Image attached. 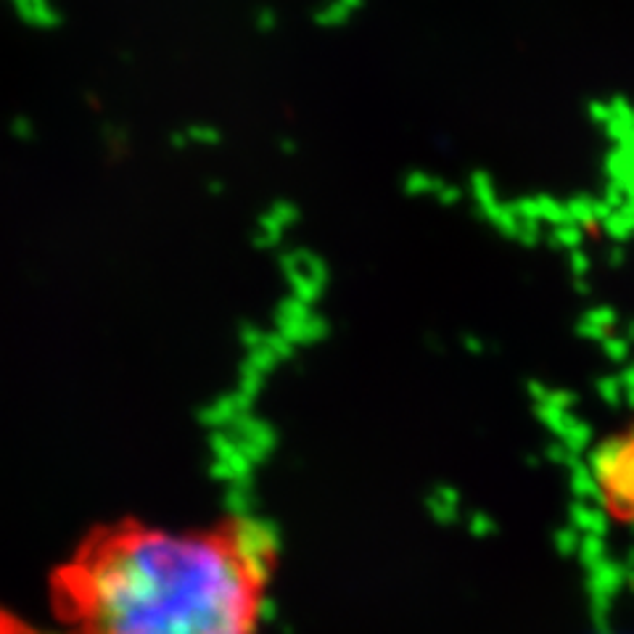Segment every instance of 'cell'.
I'll return each mask as SVG.
<instances>
[{
    "instance_id": "cell-3",
    "label": "cell",
    "mask_w": 634,
    "mask_h": 634,
    "mask_svg": "<svg viewBox=\"0 0 634 634\" xmlns=\"http://www.w3.org/2000/svg\"><path fill=\"white\" fill-rule=\"evenodd\" d=\"M0 634H45V632L35 629V627H33L30 621H24L22 616H16V613H11V611L0 608Z\"/></svg>"
},
{
    "instance_id": "cell-2",
    "label": "cell",
    "mask_w": 634,
    "mask_h": 634,
    "mask_svg": "<svg viewBox=\"0 0 634 634\" xmlns=\"http://www.w3.org/2000/svg\"><path fill=\"white\" fill-rule=\"evenodd\" d=\"M590 476L602 513L616 524H634V415L595 447Z\"/></svg>"
},
{
    "instance_id": "cell-1",
    "label": "cell",
    "mask_w": 634,
    "mask_h": 634,
    "mask_svg": "<svg viewBox=\"0 0 634 634\" xmlns=\"http://www.w3.org/2000/svg\"><path fill=\"white\" fill-rule=\"evenodd\" d=\"M281 545L228 513L199 527L122 516L93 527L48 576L56 634H262Z\"/></svg>"
}]
</instances>
